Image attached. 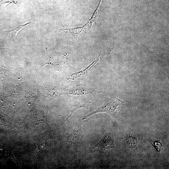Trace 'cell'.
<instances>
[{"label": "cell", "mask_w": 169, "mask_h": 169, "mask_svg": "<svg viewBox=\"0 0 169 169\" xmlns=\"http://www.w3.org/2000/svg\"><path fill=\"white\" fill-rule=\"evenodd\" d=\"M124 103V101L116 98L115 96L112 100L108 101L102 106L98 108L96 111L84 116L82 120H85L87 118L94 114L103 112L108 113L113 117L116 118L118 107Z\"/></svg>", "instance_id": "obj_1"}, {"label": "cell", "mask_w": 169, "mask_h": 169, "mask_svg": "<svg viewBox=\"0 0 169 169\" xmlns=\"http://www.w3.org/2000/svg\"><path fill=\"white\" fill-rule=\"evenodd\" d=\"M93 149L102 154L109 153L115 149L114 138L110 133H107L100 142L96 145Z\"/></svg>", "instance_id": "obj_2"}, {"label": "cell", "mask_w": 169, "mask_h": 169, "mask_svg": "<svg viewBox=\"0 0 169 169\" xmlns=\"http://www.w3.org/2000/svg\"><path fill=\"white\" fill-rule=\"evenodd\" d=\"M83 120L79 121L77 124L73 133L68 137L66 144L75 149L77 147L82 132V125Z\"/></svg>", "instance_id": "obj_3"}, {"label": "cell", "mask_w": 169, "mask_h": 169, "mask_svg": "<svg viewBox=\"0 0 169 169\" xmlns=\"http://www.w3.org/2000/svg\"><path fill=\"white\" fill-rule=\"evenodd\" d=\"M67 54L65 53H60L54 49L50 56L49 61L44 64V66L46 65L52 66L61 65L67 59Z\"/></svg>", "instance_id": "obj_4"}, {"label": "cell", "mask_w": 169, "mask_h": 169, "mask_svg": "<svg viewBox=\"0 0 169 169\" xmlns=\"http://www.w3.org/2000/svg\"><path fill=\"white\" fill-rule=\"evenodd\" d=\"M99 57H100L98 58L97 59L93 62L92 64L84 70L75 73L68 75L66 77V79L68 80H74L87 73L93 67L98 61Z\"/></svg>", "instance_id": "obj_5"}, {"label": "cell", "mask_w": 169, "mask_h": 169, "mask_svg": "<svg viewBox=\"0 0 169 169\" xmlns=\"http://www.w3.org/2000/svg\"><path fill=\"white\" fill-rule=\"evenodd\" d=\"M94 92L100 93L104 92H99L92 89H88L85 88H78L67 90L66 91V94L74 96H78L92 93Z\"/></svg>", "instance_id": "obj_6"}, {"label": "cell", "mask_w": 169, "mask_h": 169, "mask_svg": "<svg viewBox=\"0 0 169 169\" xmlns=\"http://www.w3.org/2000/svg\"><path fill=\"white\" fill-rule=\"evenodd\" d=\"M31 21V19L28 23L24 25L19 26L12 30L7 31L8 33L6 37L7 39L8 40L14 41L16 37L21 30L28 25L32 24Z\"/></svg>", "instance_id": "obj_7"}, {"label": "cell", "mask_w": 169, "mask_h": 169, "mask_svg": "<svg viewBox=\"0 0 169 169\" xmlns=\"http://www.w3.org/2000/svg\"><path fill=\"white\" fill-rule=\"evenodd\" d=\"M84 29L83 27H82L70 29H61L60 30L63 31L65 36H72L77 41L79 36Z\"/></svg>", "instance_id": "obj_8"}, {"label": "cell", "mask_w": 169, "mask_h": 169, "mask_svg": "<svg viewBox=\"0 0 169 169\" xmlns=\"http://www.w3.org/2000/svg\"><path fill=\"white\" fill-rule=\"evenodd\" d=\"M90 105V103H87L82 102L75 105L71 111V113L70 115L67 118V119L62 124L68 120L69 118L72 116L73 114L77 110L83 108H85L88 109L89 108Z\"/></svg>", "instance_id": "obj_9"}, {"label": "cell", "mask_w": 169, "mask_h": 169, "mask_svg": "<svg viewBox=\"0 0 169 169\" xmlns=\"http://www.w3.org/2000/svg\"><path fill=\"white\" fill-rule=\"evenodd\" d=\"M136 138L131 137L127 138V144L130 148L136 147L138 144Z\"/></svg>", "instance_id": "obj_10"}, {"label": "cell", "mask_w": 169, "mask_h": 169, "mask_svg": "<svg viewBox=\"0 0 169 169\" xmlns=\"http://www.w3.org/2000/svg\"><path fill=\"white\" fill-rule=\"evenodd\" d=\"M151 143L155 147L157 151L160 152L164 149V148L162 144L159 141H157L155 142H151Z\"/></svg>", "instance_id": "obj_11"}]
</instances>
